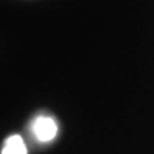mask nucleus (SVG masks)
Wrapping results in <instances>:
<instances>
[{
    "instance_id": "f03ea898",
    "label": "nucleus",
    "mask_w": 154,
    "mask_h": 154,
    "mask_svg": "<svg viewBox=\"0 0 154 154\" xmlns=\"http://www.w3.org/2000/svg\"><path fill=\"white\" fill-rule=\"evenodd\" d=\"M2 154H27V149H26L23 138L17 134L7 137L2 149Z\"/></svg>"
},
{
    "instance_id": "f257e3e1",
    "label": "nucleus",
    "mask_w": 154,
    "mask_h": 154,
    "mask_svg": "<svg viewBox=\"0 0 154 154\" xmlns=\"http://www.w3.org/2000/svg\"><path fill=\"white\" fill-rule=\"evenodd\" d=\"M33 133L40 141H50L57 133V126L50 117H38L33 123Z\"/></svg>"
}]
</instances>
